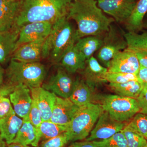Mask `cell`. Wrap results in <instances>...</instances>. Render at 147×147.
<instances>
[{"mask_svg":"<svg viewBox=\"0 0 147 147\" xmlns=\"http://www.w3.org/2000/svg\"><path fill=\"white\" fill-rule=\"evenodd\" d=\"M67 17L77 24L78 40L84 37L105 34L115 21L113 18L104 14L98 6L96 0H72Z\"/></svg>","mask_w":147,"mask_h":147,"instance_id":"6da1fadb","label":"cell"},{"mask_svg":"<svg viewBox=\"0 0 147 147\" xmlns=\"http://www.w3.org/2000/svg\"><path fill=\"white\" fill-rule=\"evenodd\" d=\"M72 0H24L14 26L20 28L33 22L54 24L67 17Z\"/></svg>","mask_w":147,"mask_h":147,"instance_id":"7a4b0ae2","label":"cell"},{"mask_svg":"<svg viewBox=\"0 0 147 147\" xmlns=\"http://www.w3.org/2000/svg\"><path fill=\"white\" fill-rule=\"evenodd\" d=\"M67 16L53 24L50 35L45 39L42 51V59L49 57L52 63H59L62 58L77 41L76 29Z\"/></svg>","mask_w":147,"mask_h":147,"instance_id":"3957f363","label":"cell"},{"mask_svg":"<svg viewBox=\"0 0 147 147\" xmlns=\"http://www.w3.org/2000/svg\"><path fill=\"white\" fill-rule=\"evenodd\" d=\"M46 73L40 62L25 63L11 59L5 76L7 83L15 86L23 84L31 89L42 86Z\"/></svg>","mask_w":147,"mask_h":147,"instance_id":"277c9868","label":"cell"},{"mask_svg":"<svg viewBox=\"0 0 147 147\" xmlns=\"http://www.w3.org/2000/svg\"><path fill=\"white\" fill-rule=\"evenodd\" d=\"M103 111L100 104L93 102L80 108L69 123L66 131L69 142H76L88 137Z\"/></svg>","mask_w":147,"mask_h":147,"instance_id":"5b68a950","label":"cell"},{"mask_svg":"<svg viewBox=\"0 0 147 147\" xmlns=\"http://www.w3.org/2000/svg\"><path fill=\"white\" fill-rule=\"evenodd\" d=\"M95 98L103 110L118 121L127 122L140 112L136 98L113 94L98 95Z\"/></svg>","mask_w":147,"mask_h":147,"instance_id":"8992f818","label":"cell"},{"mask_svg":"<svg viewBox=\"0 0 147 147\" xmlns=\"http://www.w3.org/2000/svg\"><path fill=\"white\" fill-rule=\"evenodd\" d=\"M125 33L113 23L109 30L105 34L97 56L106 68H108L110 62L116 54L127 48Z\"/></svg>","mask_w":147,"mask_h":147,"instance_id":"52a82bcc","label":"cell"},{"mask_svg":"<svg viewBox=\"0 0 147 147\" xmlns=\"http://www.w3.org/2000/svg\"><path fill=\"white\" fill-rule=\"evenodd\" d=\"M103 11L119 23L125 24L131 16L137 2L135 0H96Z\"/></svg>","mask_w":147,"mask_h":147,"instance_id":"ba28073f","label":"cell"},{"mask_svg":"<svg viewBox=\"0 0 147 147\" xmlns=\"http://www.w3.org/2000/svg\"><path fill=\"white\" fill-rule=\"evenodd\" d=\"M128 124L127 122H119L114 120L109 114L103 111L99 116L97 123L93 128L86 141L92 142L96 140L108 139L119 132Z\"/></svg>","mask_w":147,"mask_h":147,"instance_id":"9c48e42d","label":"cell"},{"mask_svg":"<svg viewBox=\"0 0 147 147\" xmlns=\"http://www.w3.org/2000/svg\"><path fill=\"white\" fill-rule=\"evenodd\" d=\"M74 81L69 74L60 66L56 73L47 82L42 84L41 87L59 97L69 98L73 90Z\"/></svg>","mask_w":147,"mask_h":147,"instance_id":"30bf717a","label":"cell"},{"mask_svg":"<svg viewBox=\"0 0 147 147\" xmlns=\"http://www.w3.org/2000/svg\"><path fill=\"white\" fill-rule=\"evenodd\" d=\"M53 25L52 23L43 22L24 25L20 28L16 49L25 43L47 38L52 31Z\"/></svg>","mask_w":147,"mask_h":147,"instance_id":"8fae6325","label":"cell"},{"mask_svg":"<svg viewBox=\"0 0 147 147\" xmlns=\"http://www.w3.org/2000/svg\"><path fill=\"white\" fill-rule=\"evenodd\" d=\"M140 68L139 61L133 50L127 48L119 52L110 62L108 71L133 74L137 75Z\"/></svg>","mask_w":147,"mask_h":147,"instance_id":"7c38bea8","label":"cell"},{"mask_svg":"<svg viewBox=\"0 0 147 147\" xmlns=\"http://www.w3.org/2000/svg\"><path fill=\"white\" fill-rule=\"evenodd\" d=\"M69 98L56 96L50 121L61 125H67L80 109Z\"/></svg>","mask_w":147,"mask_h":147,"instance_id":"4fadbf2b","label":"cell"},{"mask_svg":"<svg viewBox=\"0 0 147 147\" xmlns=\"http://www.w3.org/2000/svg\"><path fill=\"white\" fill-rule=\"evenodd\" d=\"M9 96L16 115L23 119H27L32 103L30 89L25 85L18 84Z\"/></svg>","mask_w":147,"mask_h":147,"instance_id":"5bb4252c","label":"cell"},{"mask_svg":"<svg viewBox=\"0 0 147 147\" xmlns=\"http://www.w3.org/2000/svg\"><path fill=\"white\" fill-rule=\"evenodd\" d=\"M108 68L101 65L93 56L86 61L83 69L84 80L94 91L95 89L107 82L105 76Z\"/></svg>","mask_w":147,"mask_h":147,"instance_id":"9a60e30c","label":"cell"},{"mask_svg":"<svg viewBox=\"0 0 147 147\" xmlns=\"http://www.w3.org/2000/svg\"><path fill=\"white\" fill-rule=\"evenodd\" d=\"M45 39L21 45L14 51L11 59L25 63L40 62L42 59V48Z\"/></svg>","mask_w":147,"mask_h":147,"instance_id":"2e32d148","label":"cell"},{"mask_svg":"<svg viewBox=\"0 0 147 147\" xmlns=\"http://www.w3.org/2000/svg\"><path fill=\"white\" fill-rule=\"evenodd\" d=\"M30 89L32 98L36 100L41 112L42 121H50L57 95L41 86Z\"/></svg>","mask_w":147,"mask_h":147,"instance_id":"e0dca14e","label":"cell"},{"mask_svg":"<svg viewBox=\"0 0 147 147\" xmlns=\"http://www.w3.org/2000/svg\"><path fill=\"white\" fill-rule=\"evenodd\" d=\"M21 3L14 0H0V31L13 28Z\"/></svg>","mask_w":147,"mask_h":147,"instance_id":"ac0fdd59","label":"cell"},{"mask_svg":"<svg viewBox=\"0 0 147 147\" xmlns=\"http://www.w3.org/2000/svg\"><path fill=\"white\" fill-rule=\"evenodd\" d=\"M20 28L13 27L8 31H0V64L3 65L11 59L16 49Z\"/></svg>","mask_w":147,"mask_h":147,"instance_id":"d6986e66","label":"cell"},{"mask_svg":"<svg viewBox=\"0 0 147 147\" xmlns=\"http://www.w3.org/2000/svg\"><path fill=\"white\" fill-rule=\"evenodd\" d=\"M23 123V119L17 116L14 110L0 119V133L7 145L12 143Z\"/></svg>","mask_w":147,"mask_h":147,"instance_id":"ffe728a7","label":"cell"},{"mask_svg":"<svg viewBox=\"0 0 147 147\" xmlns=\"http://www.w3.org/2000/svg\"><path fill=\"white\" fill-rule=\"evenodd\" d=\"M24 123L13 139L12 143L28 146H38L41 139L39 129L33 125L28 119L23 120Z\"/></svg>","mask_w":147,"mask_h":147,"instance_id":"44dd1931","label":"cell"},{"mask_svg":"<svg viewBox=\"0 0 147 147\" xmlns=\"http://www.w3.org/2000/svg\"><path fill=\"white\" fill-rule=\"evenodd\" d=\"M92 91L84 79L78 77L74 81L73 90L69 98L76 106L82 108L92 102Z\"/></svg>","mask_w":147,"mask_h":147,"instance_id":"7402d4cb","label":"cell"},{"mask_svg":"<svg viewBox=\"0 0 147 147\" xmlns=\"http://www.w3.org/2000/svg\"><path fill=\"white\" fill-rule=\"evenodd\" d=\"M103 38L102 35L84 37L77 40L74 47L87 60L92 57L95 52L100 49Z\"/></svg>","mask_w":147,"mask_h":147,"instance_id":"603a6c76","label":"cell"},{"mask_svg":"<svg viewBox=\"0 0 147 147\" xmlns=\"http://www.w3.org/2000/svg\"><path fill=\"white\" fill-rule=\"evenodd\" d=\"M86 61L74 45L64 55L59 63L69 74H72L79 70H83Z\"/></svg>","mask_w":147,"mask_h":147,"instance_id":"cb8c5ba5","label":"cell"},{"mask_svg":"<svg viewBox=\"0 0 147 147\" xmlns=\"http://www.w3.org/2000/svg\"><path fill=\"white\" fill-rule=\"evenodd\" d=\"M147 12V0H139L132 14L125 23L128 32H136L143 28L144 18Z\"/></svg>","mask_w":147,"mask_h":147,"instance_id":"d4e9b609","label":"cell"},{"mask_svg":"<svg viewBox=\"0 0 147 147\" xmlns=\"http://www.w3.org/2000/svg\"><path fill=\"white\" fill-rule=\"evenodd\" d=\"M109 86L112 90L119 95L137 98L144 86L138 80H133L120 84L110 83Z\"/></svg>","mask_w":147,"mask_h":147,"instance_id":"484cf974","label":"cell"},{"mask_svg":"<svg viewBox=\"0 0 147 147\" xmlns=\"http://www.w3.org/2000/svg\"><path fill=\"white\" fill-rule=\"evenodd\" d=\"M67 125H61L50 121H42L38 127L41 139L45 140L51 139L65 132L68 128Z\"/></svg>","mask_w":147,"mask_h":147,"instance_id":"4316f807","label":"cell"},{"mask_svg":"<svg viewBox=\"0 0 147 147\" xmlns=\"http://www.w3.org/2000/svg\"><path fill=\"white\" fill-rule=\"evenodd\" d=\"M127 47L131 50H147V32L142 34L127 32L125 33Z\"/></svg>","mask_w":147,"mask_h":147,"instance_id":"83f0119b","label":"cell"},{"mask_svg":"<svg viewBox=\"0 0 147 147\" xmlns=\"http://www.w3.org/2000/svg\"><path fill=\"white\" fill-rule=\"evenodd\" d=\"M92 142L98 147H127L126 139L121 131L108 139Z\"/></svg>","mask_w":147,"mask_h":147,"instance_id":"f1b7e54d","label":"cell"},{"mask_svg":"<svg viewBox=\"0 0 147 147\" xmlns=\"http://www.w3.org/2000/svg\"><path fill=\"white\" fill-rule=\"evenodd\" d=\"M127 125L147 140V115L137 113L130 120Z\"/></svg>","mask_w":147,"mask_h":147,"instance_id":"f546056e","label":"cell"},{"mask_svg":"<svg viewBox=\"0 0 147 147\" xmlns=\"http://www.w3.org/2000/svg\"><path fill=\"white\" fill-rule=\"evenodd\" d=\"M121 131L126 139L127 147H143L147 144L146 139L129 127L127 124Z\"/></svg>","mask_w":147,"mask_h":147,"instance_id":"4dcf8cb0","label":"cell"},{"mask_svg":"<svg viewBox=\"0 0 147 147\" xmlns=\"http://www.w3.org/2000/svg\"><path fill=\"white\" fill-rule=\"evenodd\" d=\"M105 78L107 82L115 84H120L129 81L137 80V75L135 74L108 71L106 73Z\"/></svg>","mask_w":147,"mask_h":147,"instance_id":"1f68e13d","label":"cell"},{"mask_svg":"<svg viewBox=\"0 0 147 147\" xmlns=\"http://www.w3.org/2000/svg\"><path fill=\"white\" fill-rule=\"evenodd\" d=\"M25 119H28L33 125L38 128L42 121L41 112L38 108L36 100L34 98H32L31 106L28 117Z\"/></svg>","mask_w":147,"mask_h":147,"instance_id":"d6a6232c","label":"cell"},{"mask_svg":"<svg viewBox=\"0 0 147 147\" xmlns=\"http://www.w3.org/2000/svg\"><path fill=\"white\" fill-rule=\"evenodd\" d=\"M69 142L65 131L57 137L45 140L41 143L40 147H64Z\"/></svg>","mask_w":147,"mask_h":147,"instance_id":"836d02e7","label":"cell"},{"mask_svg":"<svg viewBox=\"0 0 147 147\" xmlns=\"http://www.w3.org/2000/svg\"><path fill=\"white\" fill-rule=\"evenodd\" d=\"M13 110L9 98L5 97L0 100V119L8 115Z\"/></svg>","mask_w":147,"mask_h":147,"instance_id":"e575fe53","label":"cell"},{"mask_svg":"<svg viewBox=\"0 0 147 147\" xmlns=\"http://www.w3.org/2000/svg\"><path fill=\"white\" fill-rule=\"evenodd\" d=\"M139 108V113L147 115V87H144L136 98Z\"/></svg>","mask_w":147,"mask_h":147,"instance_id":"d590c367","label":"cell"},{"mask_svg":"<svg viewBox=\"0 0 147 147\" xmlns=\"http://www.w3.org/2000/svg\"><path fill=\"white\" fill-rule=\"evenodd\" d=\"M15 86L5 82L0 86V100L10 95L15 88Z\"/></svg>","mask_w":147,"mask_h":147,"instance_id":"8d00e7d4","label":"cell"},{"mask_svg":"<svg viewBox=\"0 0 147 147\" xmlns=\"http://www.w3.org/2000/svg\"><path fill=\"white\" fill-rule=\"evenodd\" d=\"M132 50L136 54L140 66L147 68V50Z\"/></svg>","mask_w":147,"mask_h":147,"instance_id":"74e56055","label":"cell"},{"mask_svg":"<svg viewBox=\"0 0 147 147\" xmlns=\"http://www.w3.org/2000/svg\"><path fill=\"white\" fill-rule=\"evenodd\" d=\"M137 80L144 87H147V68L140 66L137 75Z\"/></svg>","mask_w":147,"mask_h":147,"instance_id":"f35d334b","label":"cell"},{"mask_svg":"<svg viewBox=\"0 0 147 147\" xmlns=\"http://www.w3.org/2000/svg\"><path fill=\"white\" fill-rule=\"evenodd\" d=\"M68 147H98L92 142H75Z\"/></svg>","mask_w":147,"mask_h":147,"instance_id":"ab89813d","label":"cell"},{"mask_svg":"<svg viewBox=\"0 0 147 147\" xmlns=\"http://www.w3.org/2000/svg\"><path fill=\"white\" fill-rule=\"evenodd\" d=\"M1 65L0 64V86L4 83V79L5 75V70Z\"/></svg>","mask_w":147,"mask_h":147,"instance_id":"60d3db41","label":"cell"},{"mask_svg":"<svg viewBox=\"0 0 147 147\" xmlns=\"http://www.w3.org/2000/svg\"><path fill=\"white\" fill-rule=\"evenodd\" d=\"M7 147H32L20 144H15V143H11L9 145H7Z\"/></svg>","mask_w":147,"mask_h":147,"instance_id":"b9f144b4","label":"cell"},{"mask_svg":"<svg viewBox=\"0 0 147 147\" xmlns=\"http://www.w3.org/2000/svg\"><path fill=\"white\" fill-rule=\"evenodd\" d=\"M0 147H6L5 142H4L3 139L2 138L1 136V133H0Z\"/></svg>","mask_w":147,"mask_h":147,"instance_id":"7bdbcfd3","label":"cell"},{"mask_svg":"<svg viewBox=\"0 0 147 147\" xmlns=\"http://www.w3.org/2000/svg\"><path fill=\"white\" fill-rule=\"evenodd\" d=\"M143 28H144L147 29V21H144V24H143Z\"/></svg>","mask_w":147,"mask_h":147,"instance_id":"ee69618b","label":"cell"},{"mask_svg":"<svg viewBox=\"0 0 147 147\" xmlns=\"http://www.w3.org/2000/svg\"><path fill=\"white\" fill-rule=\"evenodd\" d=\"M14 1H20L22 2L24 0H14Z\"/></svg>","mask_w":147,"mask_h":147,"instance_id":"f6af8a7d","label":"cell"},{"mask_svg":"<svg viewBox=\"0 0 147 147\" xmlns=\"http://www.w3.org/2000/svg\"><path fill=\"white\" fill-rule=\"evenodd\" d=\"M147 147V144H146V145H145V146H144V147Z\"/></svg>","mask_w":147,"mask_h":147,"instance_id":"bcb514c9","label":"cell"},{"mask_svg":"<svg viewBox=\"0 0 147 147\" xmlns=\"http://www.w3.org/2000/svg\"></svg>","mask_w":147,"mask_h":147,"instance_id":"7dc6e473","label":"cell"}]
</instances>
